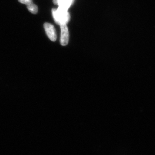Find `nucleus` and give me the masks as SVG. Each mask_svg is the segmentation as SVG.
<instances>
[{"instance_id":"f03ea898","label":"nucleus","mask_w":155,"mask_h":155,"mask_svg":"<svg viewBox=\"0 0 155 155\" xmlns=\"http://www.w3.org/2000/svg\"><path fill=\"white\" fill-rule=\"evenodd\" d=\"M44 28L50 39L52 41H55L57 40V34L54 26L51 23L46 22L44 24Z\"/></svg>"},{"instance_id":"39448f33","label":"nucleus","mask_w":155,"mask_h":155,"mask_svg":"<svg viewBox=\"0 0 155 155\" xmlns=\"http://www.w3.org/2000/svg\"><path fill=\"white\" fill-rule=\"evenodd\" d=\"M74 1V0H53V2L54 5L68 11Z\"/></svg>"},{"instance_id":"f257e3e1","label":"nucleus","mask_w":155,"mask_h":155,"mask_svg":"<svg viewBox=\"0 0 155 155\" xmlns=\"http://www.w3.org/2000/svg\"><path fill=\"white\" fill-rule=\"evenodd\" d=\"M52 16L55 22L59 25L67 24L70 20V14L68 11L59 7L57 9L52 10Z\"/></svg>"},{"instance_id":"7ed1b4c3","label":"nucleus","mask_w":155,"mask_h":155,"mask_svg":"<svg viewBox=\"0 0 155 155\" xmlns=\"http://www.w3.org/2000/svg\"><path fill=\"white\" fill-rule=\"evenodd\" d=\"M61 29L60 43L62 46H66L69 42V32L67 24L60 25Z\"/></svg>"},{"instance_id":"20e7f679","label":"nucleus","mask_w":155,"mask_h":155,"mask_svg":"<svg viewBox=\"0 0 155 155\" xmlns=\"http://www.w3.org/2000/svg\"><path fill=\"white\" fill-rule=\"evenodd\" d=\"M18 1L22 4H25L27 7L28 11L33 14H36L38 11L37 6L34 4L32 0H18Z\"/></svg>"}]
</instances>
